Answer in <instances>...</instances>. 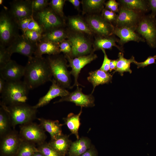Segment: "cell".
<instances>
[{"mask_svg":"<svg viewBox=\"0 0 156 156\" xmlns=\"http://www.w3.org/2000/svg\"><path fill=\"white\" fill-rule=\"evenodd\" d=\"M25 66L24 82L32 89L52 81L53 77L46 58L33 56Z\"/></svg>","mask_w":156,"mask_h":156,"instance_id":"1","label":"cell"},{"mask_svg":"<svg viewBox=\"0 0 156 156\" xmlns=\"http://www.w3.org/2000/svg\"><path fill=\"white\" fill-rule=\"evenodd\" d=\"M29 90L23 81H6L1 94V105L8 106L26 103Z\"/></svg>","mask_w":156,"mask_h":156,"instance_id":"2","label":"cell"},{"mask_svg":"<svg viewBox=\"0 0 156 156\" xmlns=\"http://www.w3.org/2000/svg\"><path fill=\"white\" fill-rule=\"evenodd\" d=\"M46 58L53 79L62 87L71 88V74L68 70V65L64 55L60 54L48 55Z\"/></svg>","mask_w":156,"mask_h":156,"instance_id":"3","label":"cell"},{"mask_svg":"<svg viewBox=\"0 0 156 156\" xmlns=\"http://www.w3.org/2000/svg\"><path fill=\"white\" fill-rule=\"evenodd\" d=\"M7 112L12 126L25 124L36 118L37 109L26 103L9 106L1 105Z\"/></svg>","mask_w":156,"mask_h":156,"instance_id":"4","label":"cell"},{"mask_svg":"<svg viewBox=\"0 0 156 156\" xmlns=\"http://www.w3.org/2000/svg\"><path fill=\"white\" fill-rule=\"evenodd\" d=\"M17 21L9 10H2L0 13V46H8L19 35Z\"/></svg>","mask_w":156,"mask_h":156,"instance_id":"5","label":"cell"},{"mask_svg":"<svg viewBox=\"0 0 156 156\" xmlns=\"http://www.w3.org/2000/svg\"><path fill=\"white\" fill-rule=\"evenodd\" d=\"M32 16L42 28L44 33L63 27L65 24V20L57 15L49 5L41 11L33 13Z\"/></svg>","mask_w":156,"mask_h":156,"instance_id":"6","label":"cell"},{"mask_svg":"<svg viewBox=\"0 0 156 156\" xmlns=\"http://www.w3.org/2000/svg\"><path fill=\"white\" fill-rule=\"evenodd\" d=\"M68 30L67 40L72 46L71 58L89 55L94 53L92 44L84 34L73 31Z\"/></svg>","mask_w":156,"mask_h":156,"instance_id":"7","label":"cell"},{"mask_svg":"<svg viewBox=\"0 0 156 156\" xmlns=\"http://www.w3.org/2000/svg\"><path fill=\"white\" fill-rule=\"evenodd\" d=\"M20 127L19 134L23 140L38 145L45 142L47 135L40 124L31 122Z\"/></svg>","mask_w":156,"mask_h":156,"instance_id":"8","label":"cell"},{"mask_svg":"<svg viewBox=\"0 0 156 156\" xmlns=\"http://www.w3.org/2000/svg\"><path fill=\"white\" fill-rule=\"evenodd\" d=\"M137 32L144 38L151 47L156 46V20L150 15L141 17L137 27Z\"/></svg>","mask_w":156,"mask_h":156,"instance_id":"9","label":"cell"},{"mask_svg":"<svg viewBox=\"0 0 156 156\" xmlns=\"http://www.w3.org/2000/svg\"><path fill=\"white\" fill-rule=\"evenodd\" d=\"M37 44L29 41L23 34H19L7 47V49L12 55L13 53H18L29 58L34 55Z\"/></svg>","mask_w":156,"mask_h":156,"instance_id":"10","label":"cell"},{"mask_svg":"<svg viewBox=\"0 0 156 156\" xmlns=\"http://www.w3.org/2000/svg\"><path fill=\"white\" fill-rule=\"evenodd\" d=\"M1 139L0 156H16L23 140L19 133L11 130Z\"/></svg>","mask_w":156,"mask_h":156,"instance_id":"11","label":"cell"},{"mask_svg":"<svg viewBox=\"0 0 156 156\" xmlns=\"http://www.w3.org/2000/svg\"><path fill=\"white\" fill-rule=\"evenodd\" d=\"M86 21L93 32L99 36L106 37L113 34L115 27L101 16L90 14L86 18Z\"/></svg>","mask_w":156,"mask_h":156,"instance_id":"12","label":"cell"},{"mask_svg":"<svg viewBox=\"0 0 156 156\" xmlns=\"http://www.w3.org/2000/svg\"><path fill=\"white\" fill-rule=\"evenodd\" d=\"M64 101L70 102L74 103L75 105L81 107H92L95 106V99L94 96L91 93L86 94L82 92L81 88L77 87L76 89L72 92H69L66 96L61 97L59 100L56 101L54 103Z\"/></svg>","mask_w":156,"mask_h":156,"instance_id":"13","label":"cell"},{"mask_svg":"<svg viewBox=\"0 0 156 156\" xmlns=\"http://www.w3.org/2000/svg\"><path fill=\"white\" fill-rule=\"evenodd\" d=\"M141 14L121 6L115 22L116 27H127L135 31L142 16Z\"/></svg>","mask_w":156,"mask_h":156,"instance_id":"14","label":"cell"},{"mask_svg":"<svg viewBox=\"0 0 156 156\" xmlns=\"http://www.w3.org/2000/svg\"><path fill=\"white\" fill-rule=\"evenodd\" d=\"M97 57L96 55L94 54V53L87 55L74 58H71L68 57H65L69 62L68 67H70L72 69L71 71H70V74L74 78V83L73 85L72 86V88L75 86H83L78 82L79 74L81 69L84 67L95 60Z\"/></svg>","mask_w":156,"mask_h":156,"instance_id":"15","label":"cell"},{"mask_svg":"<svg viewBox=\"0 0 156 156\" xmlns=\"http://www.w3.org/2000/svg\"><path fill=\"white\" fill-rule=\"evenodd\" d=\"M32 0H14L10 3L9 11L17 21L32 16Z\"/></svg>","mask_w":156,"mask_h":156,"instance_id":"16","label":"cell"},{"mask_svg":"<svg viewBox=\"0 0 156 156\" xmlns=\"http://www.w3.org/2000/svg\"><path fill=\"white\" fill-rule=\"evenodd\" d=\"M25 71V66L11 60L4 67L0 69V76L6 81L20 80L24 76Z\"/></svg>","mask_w":156,"mask_h":156,"instance_id":"17","label":"cell"},{"mask_svg":"<svg viewBox=\"0 0 156 156\" xmlns=\"http://www.w3.org/2000/svg\"><path fill=\"white\" fill-rule=\"evenodd\" d=\"M52 84L46 94L40 98L38 103L34 107L36 109L43 107L49 103L53 99L58 97H61L67 95L69 93L66 89L60 86L53 78Z\"/></svg>","mask_w":156,"mask_h":156,"instance_id":"18","label":"cell"},{"mask_svg":"<svg viewBox=\"0 0 156 156\" xmlns=\"http://www.w3.org/2000/svg\"><path fill=\"white\" fill-rule=\"evenodd\" d=\"M113 34L120 38L119 42L121 45L130 41L137 42L145 41L144 39L136 33L135 30L127 27H115Z\"/></svg>","mask_w":156,"mask_h":156,"instance_id":"19","label":"cell"},{"mask_svg":"<svg viewBox=\"0 0 156 156\" xmlns=\"http://www.w3.org/2000/svg\"><path fill=\"white\" fill-rule=\"evenodd\" d=\"M89 74L87 79L93 86V88L91 92L92 94L96 86L100 85L108 84L112 82V75L100 69L91 71L89 73Z\"/></svg>","mask_w":156,"mask_h":156,"instance_id":"20","label":"cell"},{"mask_svg":"<svg viewBox=\"0 0 156 156\" xmlns=\"http://www.w3.org/2000/svg\"><path fill=\"white\" fill-rule=\"evenodd\" d=\"M92 145L89 138L82 137L72 142L68 152V156H81Z\"/></svg>","mask_w":156,"mask_h":156,"instance_id":"21","label":"cell"},{"mask_svg":"<svg viewBox=\"0 0 156 156\" xmlns=\"http://www.w3.org/2000/svg\"><path fill=\"white\" fill-rule=\"evenodd\" d=\"M69 137L62 133L55 139H51L48 143L60 156H65L68 153L72 142Z\"/></svg>","mask_w":156,"mask_h":156,"instance_id":"22","label":"cell"},{"mask_svg":"<svg viewBox=\"0 0 156 156\" xmlns=\"http://www.w3.org/2000/svg\"><path fill=\"white\" fill-rule=\"evenodd\" d=\"M40 125L50 135L51 139H55L62 134V127L63 124L58 120H52L43 118H38Z\"/></svg>","mask_w":156,"mask_h":156,"instance_id":"23","label":"cell"},{"mask_svg":"<svg viewBox=\"0 0 156 156\" xmlns=\"http://www.w3.org/2000/svg\"><path fill=\"white\" fill-rule=\"evenodd\" d=\"M68 24L73 31L88 35L93 33L86 22L79 16H70L68 18Z\"/></svg>","mask_w":156,"mask_h":156,"instance_id":"24","label":"cell"},{"mask_svg":"<svg viewBox=\"0 0 156 156\" xmlns=\"http://www.w3.org/2000/svg\"><path fill=\"white\" fill-rule=\"evenodd\" d=\"M119 41L115 37L112 36L106 37L99 36L95 38L93 43L92 46L93 51L105 49H111L114 46L122 51V48L116 44V42Z\"/></svg>","mask_w":156,"mask_h":156,"instance_id":"25","label":"cell"},{"mask_svg":"<svg viewBox=\"0 0 156 156\" xmlns=\"http://www.w3.org/2000/svg\"><path fill=\"white\" fill-rule=\"evenodd\" d=\"M60 53L58 44L49 41H41L37 44L34 56L42 57L44 54L54 55Z\"/></svg>","mask_w":156,"mask_h":156,"instance_id":"26","label":"cell"},{"mask_svg":"<svg viewBox=\"0 0 156 156\" xmlns=\"http://www.w3.org/2000/svg\"><path fill=\"white\" fill-rule=\"evenodd\" d=\"M67 36L68 30H65L64 27H61L44 33L42 34L40 41H49L58 44L67 38Z\"/></svg>","mask_w":156,"mask_h":156,"instance_id":"27","label":"cell"},{"mask_svg":"<svg viewBox=\"0 0 156 156\" xmlns=\"http://www.w3.org/2000/svg\"><path fill=\"white\" fill-rule=\"evenodd\" d=\"M81 107L80 110L78 114L70 113L66 117L63 118L65 124L66 125L71 133L75 135L77 139L79 138L78 131L81 125L80 116L82 112V107Z\"/></svg>","mask_w":156,"mask_h":156,"instance_id":"28","label":"cell"},{"mask_svg":"<svg viewBox=\"0 0 156 156\" xmlns=\"http://www.w3.org/2000/svg\"><path fill=\"white\" fill-rule=\"evenodd\" d=\"M121 6L142 13L147 11L149 8L148 2L143 0H120Z\"/></svg>","mask_w":156,"mask_h":156,"instance_id":"29","label":"cell"},{"mask_svg":"<svg viewBox=\"0 0 156 156\" xmlns=\"http://www.w3.org/2000/svg\"><path fill=\"white\" fill-rule=\"evenodd\" d=\"M118 56V58L117 59L116 68L112 73L114 74L118 72L121 76H123V73L125 72L131 73L132 71L130 68V64L135 60L134 57L132 56L130 59H127L124 57L123 52H119Z\"/></svg>","mask_w":156,"mask_h":156,"instance_id":"30","label":"cell"},{"mask_svg":"<svg viewBox=\"0 0 156 156\" xmlns=\"http://www.w3.org/2000/svg\"><path fill=\"white\" fill-rule=\"evenodd\" d=\"M105 0H83L82 1L83 10L84 13H95L101 12L104 9Z\"/></svg>","mask_w":156,"mask_h":156,"instance_id":"31","label":"cell"},{"mask_svg":"<svg viewBox=\"0 0 156 156\" xmlns=\"http://www.w3.org/2000/svg\"><path fill=\"white\" fill-rule=\"evenodd\" d=\"M12 126L9 115L5 110L1 107L0 109V136L1 138L11 130Z\"/></svg>","mask_w":156,"mask_h":156,"instance_id":"32","label":"cell"},{"mask_svg":"<svg viewBox=\"0 0 156 156\" xmlns=\"http://www.w3.org/2000/svg\"><path fill=\"white\" fill-rule=\"evenodd\" d=\"M38 152L39 151L35 144L23 140L16 156H32Z\"/></svg>","mask_w":156,"mask_h":156,"instance_id":"33","label":"cell"},{"mask_svg":"<svg viewBox=\"0 0 156 156\" xmlns=\"http://www.w3.org/2000/svg\"><path fill=\"white\" fill-rule=\"evenodd\" d=\"M65 0H51L49 3V6L54 12L60 18L65 19L63 11Z\"/></svg>","mask_w":156,"mask_h":156,"instance_id":"34","label":"cell"},{"mask_svg":"<svg viewBox=\"0 0 156 156\" xmlns=\"http://www.w3.org/2000/svg\"><path fill=\"white\" fill-rule=\"evenodd\" d=\"M37 148L44 156H61L48 143L44 142L39 145Z\"/></svg>","mask_w":156,"mask_h":156,"instance_id":"35","label":"cell"},{"mask_svg":"<svg viewBox=\"0 0 156 156\" xmlns=\"http://www.w3.org/2000/svg\"><path fill=\"white\" fill-rule=\"evenodd\" d=\"M11 55L7 47L0 46V69L4 67L11 60Z\"/></svg>","mask_w":156,"mask_h":156,"instance_id":"36","label":"cell"},{"mask_svg":"<svg viewBox=\"0 0 156 156\" xmlns=\"http://www.w3.org/2000/svg\"><path fill=\"white\" fill-rule=\"evenodd\" d=\"M60 52H62L65 57H71L72 48L68 40H64L58 44Z\"/></svg>","mask_w":156,"mask_h":156,"instance_id":"37","label":"cell"},{"mask_svg":"<svg viewBox=\"0 0 156 156\" xmlns=\"http://www.w3.org/2000/svg\"><path fill=\"white\" fill-rule=\"evenodd\" d=\"M48 0H32L33 13L38 12L44 9L49 5Z\"/></svg>","mask_w":156,"mask_h":156,"instance_id":"38","label":"cell"},{"mask_svg":"<svg viewBox=\"0 0 156 156\" xmlns=\"http://www.w3.org/2000/svg\"><path fill=\"white\" fill-rule=\"evenodd\" d=\"M23 34L29 41L38 43L40 41L42 34L35 31L28 29Z\"/></svg>","mask_w":156,"mask_h":156,"instance_id":"39","label":"cell"},{"mask_svg":"<svg viewBox=\"0 0 156 156\" xmlns=\"http://www.w3.org/2000/svg\"><path fill=\"white\" fill-rule=\"evenodd\" d=\"M101 16L105 20L111 23L112 22H115L118 15L113 12L103 9L102 11Z\"/></svg>","mask_w":156,"mask_h":156,"instance_id":"40","label":"cell"},{"mask_svg":"<svg viewBox=\"0 0 156 156\" xmlns=\"http://www.w3.org/2000/svg\"><path fill=\"white\" fill-rule=\"evenodd\" d=\"M33 18L32 16L23 18L17 21L18 27L22 31L23 34L28 30L29 24Z\"/></svg>","mask_w":156,"mask_h":156,"instance_id":"41","label":"cell"},{"mask_svg":"<svg viewBox=\"0 0 156 156\" xmlns=\"http://www.w3.org/2000/svg\"><path fill=\"white\" fill-rule=\"evenodd\" d=\"M156 55L153 56H150L144 61L142 62H138L134 60L133 63L137 66V68H139L140 67L144 68L145 67L153 64L155 63Z\"/></svg>","mask_w":156,"mask_h":156,"instance_id":"42","label":"cell"},{"mask_svg":"<svg viewBox=\"0 0 156 156\" xmlns=\"http://www.w3.org/2000/svg\"><path fill=\"white\" fill-rule=\"evenodd\" d=\"M28 29L35 31L42 34L44 33L42 28L33 18L29 24Z\"/></svg>","mask_w":156,"mask_h":156,"instance_id":"43","label":"cell"},{"mask_svg":"<svg viewBox=\"0 0 156 156\" xmlns=\"http://www.w3.org/2000/svg\"><path fill=\"white\" fill-rule=\"evenodd\" d=\"M105 4L106 9L115 13L119 11L118 3L115 0H109Z\"/></svg>","mask_w":156,"mask_h":156,"instance_id":"44","label":"cell"},{"mask_svg":"<svg viewBox=\"0 0 156 156\" xmlns=\"http://www.w3.org/2000/svg\"><path fill=\"white\" fill-rule=\"evenodd\" d=\"M104 54V58L102 64L100 69L106 72L109 71V64L111 60L107 57L105 49L102 50Z\"/></svg>","mask_w":156,"mask_h":156,"instance_id":"45","label":"cell"},{"mask_svg":"<svg viewBox=\"0 0 156 156\" xmlns=\"http://www.w3.org/2000/svg\"><path fill=\"white\" fill-rule=\"evenodd\" d=\"M97 151L94 146L92 145L81 156H97Z\"/></svg>","mask_w":156,"mask_h":156,"instance_id":"46","label":"cell"},{"mask_svg":"<svg viewBox=\"0 0 156 156\" xmlns=\"http://www.w3.org/2000/svg\"><path fill=\"white\" fill-rule=\"evenodd\" d=\"M149 8L152 12L150 16L153 18H155L156 15V0H149L148 1Z\"/></svg>","mask_w":156,"mask_h":156,"instance_id":"47","label":"cell"},{"mask_svg":"<svg viewBox=\"0 0 156 156\" xmlns=\"http://www.w3.org/2000/svg\"><path fill=\"white\" fill-rule=\"evenodd\" d=\"M117 59L116 60H111L109 66V72H111L113 70H115L116 68L117 62Z\"/></svg>","mask_w":156,"mask_h":156,"instance_id":"48","label":"cell"},{"mask_svg":"<svg viewBox=\"0 0 156 156\" xmlns=\"http://www.w3.org/2000/svg\"><path fill=\"white\" fill-rule=\"evenodd\" d=\"M68 1L71 3L77 10L79 8L80 2L79 0H68Z\"/></svg>","mask_w":156,"mask_h":156,"instance_id":"49","label":"cell"},{"mask_svg":"<svg viewBox=\"0 0 156 156\" xmlns=\"http://www.w3.org/2000/svg\"><path fill=\"white\" fill-rule=\"evenodd\" d=\"M6 83V81L2 77L0 76V93L1 94L3 92Z\"/></svg>","mask_w":156,"mask_h":156,"instance_id":"50","label":"cell"},{"mask_svg":"<svg viewBox=\"0 0 156 156\" xmlns=\"http://www.w3.org/2000/svg\"><path fill=\"white\" fill-rule=\"evenodd\" d=\"M32 156H44L41 153L39 152H37L34 154Z\"/></svg>","mask_w":156,"mask_h":156,"instance_id":"51","label":"cell"},{"mask_svg":"<svg viewBox=\"0 0 156 156\" xmlns=\"http://www.w3.org/2000/svg\"><path fill=\"white\" fill-rule=\"evenodd\" d=\"M3 2V0H0V5H1Z\"/></svg>","mask_w":156,"mask_h":156,"instance_id":"52","label":"cell"}]
</instances>
